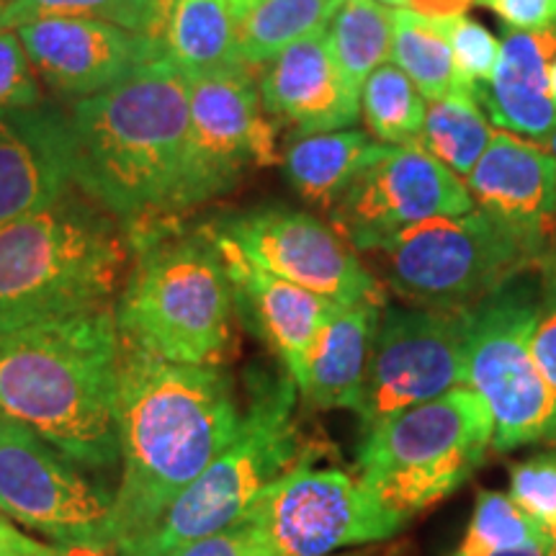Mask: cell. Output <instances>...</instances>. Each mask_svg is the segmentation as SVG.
I'll list each match as a JSON object with an SVG mask.
<instances>
[{
    "mask_svg": "<svg viewBox=\"0 0 556 556\" xmlns=\"http://www.w3.org/2000/svg\"><path fill=\"white\" fill-rule=\"evenodd\" d=\"M240 422L238 389L222 366L173 364L124 345L116 387L122 484L111 548L122 552L150 533L229 446Z\"/></svg>",
    "mask_w": 556,
    "mask_h": 556,
    "instance_id": "1",
    "label": "cell"
},
{
    "mask_svg": "<svg viewBox=\"0 0 556 556\" xmlns=\"http://www.w3.org/2000/svg\"><path fill=\"white\" fill-rule=\"evenodd\" d=\"M189 75L168 60L137 70L65 109L70 178L124 227L170 214L186 127Z\"/></svg>",
    "mask_w": 556,
    "mask_h": 556,
    "instance_id": "2",
    "label": "cell"
},
{
    "mask_svg": "<svg viewBox=\"0 0 556 556\" xmlns=\"http://www.w3.org/2000/svg\"><path fill=\"white\" fill-rule=\"evenodd\" d=\"M122 348L111 307L0 336V417L78 467H114Z\"/></svg>",
    "mask_w": 556,
    "mask_h": 556,
    "instance_id": "3",
    "label": "cell"
},
{
    "mask_svg": "<svg viewBox=\"0 0 556 556\" xmlns=\"http://www.w3.org/2000/svg\"><path fill=\"white\" fill-rule=\"evenodd\" d=\"M127 235L131 270L114 309L122 343L173 364H225L238 304L208 229L176 217L144 222Z\"/></svg>",
    "mask_w": 556,
    "mask_h": 556,
    "instance_id": "4",
    "label": "cell"
},
{
    "mask_svg": "<svg viewBox=\"0 0 556 556\" xmlns=\"http://www.w3.org/2000/svg\"><path fill=\"white\" fill-rule=\"evenodd\" d=\"M127 263V227L75 186L0 225V336L109 307Z\"/></svg>",
    "mask_w": 556,
    "mask_h": 556,
    "instance_id": "5",
    "label": "cell"
},
{
    "mask_svg": "<svg viewBox=\"0 0 556 556\" xmlns=\"http://www.w3.org/2000/svg\"><path fill=\"white\" fill-rule=\"evenodd\" d=\"M296 392L283 368L281 374H255L238 435L150 533L116 556H165L238 523L270 484L309 454L299 435Z\"/></svg>",
    "mask_w": 556,
    "mask_h": 556,
    "instance_id": "6",
    "label": "cell"
},
{
    "mask_svg": "<svg viewBox=\"0 0 556 556\" xmlns=\"http://www.w3.org/2000/svg\"><path fill=\"white\" fill-rule=\"evenodd\" d=\"M490 448V409L475 389L458 387L368 426L358 446V477L409 520L454 495Z\"/></svg>",
    "mask_w": 556,
    "mask_h": 556,
    "instance_id": "7",
    "label": "cell"
},
{
    "mask_svg": "<svg viewBox=\"0 0 556 556\" xmlns=\"http://www.w3.org/2000/svg\"><path fill=\"white\" fill-rule=\"evenodd\" d=\"M368 255L379 266L381 287L430 309H471L536 270L526 250L479 208L402 229Z\"/></svg>",
    "mask_w": 556,
    "mask_h": 556,
    "instance_id": "8",
    "label": "cell"
},
{
    "mask_svg": "<svg viewBox=\"0 0 556 556\" xmlns=\"http://www.w3.org/2000/svg\"><path fill=\"white\" fill-rule=\"evenodd\" d=\"M536 294L520 276L469 309L467 387L492 415V448L556 443V392L531 351Z\"/></svg>",
    "mask_w": 556,
    "mask_h": 556,
    "instance_id": "9",
    "label": "cell"
},
{
    "mask_svg": "<svg viewBox=\"0 0 556 556\" xmlns=\"http://www.w3.org/2000/svg\"><path fill=\"white\" fill-rule=\"evenodd\" d=\"M189 127L170 214L225 197L253 168L276 163V129L266 119L253 67L229 65L189 75Z\"/></svg>",
    "mask_w": 556,
    "mask_h": 556,
    "instance_id": "10",
    "label": "cell"
},
{
    "mask_svg": "<svg viewBox=\"0 0 556 556\" xmlns=\"http://www.w3.org/2000/svg\"><path fill=\"white\" fill-rule=\"evenodd\" d=\"M245 516L281 556H336L397 536L409 523L358 475L315 467L312 454L270 484Z\"/></svg>",
    "mask_w": 556,
    "mask_h": 556,
    "instance_id": "11",
    "label": "cell"
},
{
    "mask_svg": "<svg viewBox=\"0 0 556 556\" xmlns=\"http://www.w3.org/2000/svg\"><path fill=\"white\" fill-rule=\"evenodd\" d=\"M0 510L70 552L111 548L114 497L9 417H0Z\"/></svg>",
    "mask_w": 556,
    "mask_h": 556,
    "instance_id": "12",
    "label": "cell"
},
{
    "mask_svg": "<svg viewBox=\"0 0 556 556\" xmlns=\"http://www.w3.org/2000/svg\"><path fill=\"white\" fill-rule=\"evenodd\" d=\"M467 325L469 309L384 304L356 409L361 430L467 387Z\"/></svg>",
    "mask_w": 556,
    "mask_h": 556,
    "instance_id": "13",
    "label": "cell"
},
{
    "mask_svg": "<svg viewBox=\"0 0 556 556\" xmlns=\"http://www.w3.org/2000/svg\"><path fill=\"white\" fill-rule=\"evenodd\" d=\"M475 208L467 184L420 144H387L330 208L332 227L356 253H371L402 229Z\"/></svg>",
    "mask_w": 556,
    "mask_h": 556,
    "instance_id": "14",
    "label": "cell"
},
{
    "mask_svg": "<svg viewBox=\"0 0 556 556\" xmlns=\"http://www.w3.org/2000/svg\"><path fill=\"white\" fill-rule=\"evenodd\" d=\"M208 227L235 242L255 266L332 299L340 307L387 299L379 278L366 268L351 242L309 212L263 206L222 217Z\"/></svg>",
    "mask_w": 556,
    "mask_h": 556,
    "instance_id": "15",
    "label": "cell"
},
{
    "mask_svg": "<svg viewBox=\"0 0 556 556\" xmlns=\"http://www.w3.org/2000/svg\"><path fill=\"white\" fill-rule=\"evenodd\" d=\"M475 208L503 227L536 270L556 253V160L544 144L497 129L467 180Z\"/></svg>",
    "mask_w": 556,
    "mask_h": 556,
    "instance_id": "16",
    "label": "cell"
},
{
    "mask_svg": "<svg viewBox=\"0 0 556 556\" xmlns=\"http://www.w3.org/2000/svg\"><path fill=\"white\" fill-rule=\"evenodd\" d=\"M16 31L41 86L70 101L101 93L163 60L155 37L103 21L47 16Z\"/></svg>",
    "mask_w": 556,
    "mask_h": 556,
    "instance_id": "17",
    "label": "cell"
},
{
    "mask_svg": "<svg viewBox=\"0 0 556 556\" xmlns=\"http://www.w3.org/2000/svg\"><path fill=\"white\" fill-rule=\"evenodd\" d=\"M206 229L217 242L222 261H225L235 289V304L250 312L253 325L268 340L276 356L281 358L283 371L296 384L302 379L304 364H307L319 330L340 309V304L255 266L225 235H219L208 225Z\"/></svg>",
    "mask_w": 556,
    "mask_h": 556,
    "instance_id": "18",
    "label": "cell"
},
{
    "mask_svg": "<svg viewBox=\"0 0 556 556\" xmlns=\"http://www.w3.org/2000/svg\"><path fill=\"white\" fill-rule=\"evenodd\" d=\"M258 90L266 114L291 122L299 135L348 129L361 116V96L340 75L328 29L278 52L261 73Z\"/></svg>",
    "mask_w": 556,
    "mask_h": 556,
    "instance_id": "19",
    "label": "cell"
},
{
    "mask_svg": "<svg viewBox=\"0 0 556 556\" xmlns=\"http://www.w3.org/2000/svg\"><path fill=\"white\" fill-rule=\"evenodd\" d=\"M73 189L65 109L39 103L0 114V225Z\"/></svg>",
    "mask_w": 556,
    "mask_h": 556,
    "instance_id": "20",
    "label": "cell"
},
{
    "mask_svg": "<svg viewBox=\"0 0 556 556\" xmlns=\"http://www.w3.org/2000/svg\"><path fill=\"white\" fill-rule=\"evenodd\" d=\"M556 58V29L510 31L503 41L495 75L477 99L486 119L513 135L546 142L556 129V106L548 93V65Z\"/></svg>",
    "mask_w": 556,
    "mask_h": 556,
    "instance_id": "21",
    "label": "cell"
},
{
    "mask_svg": "<svg viewBox=\"0 0 556 556\" xmlns=\"http://www.w3.org/2000/svg\"><path fill=\"white\" fill-rule=\"evenodd\" d=\"M384 304L387 299L348 304L323 325L302 379L296 381V389L312 407L356 413Z\"/></svg>",
    "mask_w": 556,
    "mask_h": 556,
    "instance_id": "22",
    "label": "cell"
},
{
    "mask_svg": "<svg viewBox=\"0 0 556 556\" xmlns=\"http://www.w3.org/2000/svg\"><path fill=\"white\" fill-rule=\"evenodd\" d=\"M384 148L358 129L302 135L283 152V176L304 201L330 212L353 178Z\"/></svg>",
    "mask_w": 556,
    "mask_h": 556,
    "instance_id": "23",
    "label": "cell"
},
{
    "mask_svg": "<svg viewBox=\"0 0 556 556\" xmlns=\"http://www.w3.org/2000/svg\"><path fill=\"white\" fill-rule=\"evenodd\" d=\"M157 41L163 60L186 75L242 65L229 0H165Z\"/></svg>",
    "mask_w": 556,
    "mask_h": 556,
    "instance_id": "24",
    "label": "cell"
},
{
    "mask_svg": "<svg viewBox=\"0 0 556 556\" xmlns=\"http://www.w3.org/2000/svg\"><path fill=\"white\" fill-rule=\"evenodd\" d=\"M345 0H258L238 18V60L263 67L294 41L328 29Z\"/></svg>",
    "mask_w": 556,
    "mask_h": 556,
    "instance_id": "25",
    "label": "cell"
},
{
    "mask_svg": "<svg viewBox=\"0 0 556 556\" xmlns=\"http://www.w3.org/2000/svg\"><path fill=\"white\" fill-rule=\"evenodd\" d=\"M492 135L495 131L475 90H456L430 101L415 144H420L443 168L467 178L492 142Z\"/></svg>",
    "mask_w": 556,
    "mask_h": 556,
    "instance_id": "26",
    "label": "cell"
},
{
    "mask_svg": "<svg viewBox=\"0 0 556 556\" xmlns=\"http://www.w3.org/2000/svg\"><path fill=\"white\" fill-rule=\"evenodd\" d=\"M336 65L353 93L368 75L387 65L394 41V11L379 0H345L328 26Z\"/></svg>",
    "mask_w": 556,
    "mask_h": 556,
    "instance_id": "27",
    "label": "cell"
},
{
    "mask_svg": "<svg viewBox=\"0 0 556 556\" xmlns=\"http://www.w3.org/2000/svg\"><path fill=\"white\" fill-rule=\"evenodd\" d=\"M392 60L428 101L456 90H475L454 65L446 18H426L407 9L394 11Z\"/></svg>",
    "mask_w": 556,
    "mask_h": 556,
    "instance_id": "28",
    "label": "cell"
},
{
    "mask_svg": "<svg viewBox=\"0 0 556 556\" xmlns=\"http://www.w3.org/2000/svg\"><path fill=\"white\" fill-rule=\"evenodd\" d=\"M426 101L397 65H381L361 88V114L371 137L381 144L417 142L426 122Z\"/></svg>",
    "mask_w": 556,
    "mask_h": 556,
    "instance_id": "29",
    "label": "cell"
},
{
    "mask_svg": "<svg viewBox=\"0 0 556 556\" xmlns=\"http://www.w3.org/2000/svg\"><path fill=\"white\" fill-rule=\"evenodd\" d=\"M165 0H11L3 16V29H18L21 24L47 18H90L122 29L160 37Z\"/></svg>",
    "mask_w": 556,
    "mask_h": 556,
    "instance_id": "30",
    "label": "cell"
},
{
    "mask_svg": "<svg viewBox=\"0 0 556 556\" xmlns=\"http://www.w3.org/2000/svg\"><path fill=\"white\" fill-rule=\"evenodd\" d=\"M533 544L546 548L539 526L520 510L516 500L507 492L482 490L477 495L475 513H471L464 539L448 556H490Z\"/></svg>",
    "mask_w": 556,
    "mask_h": 556,
    "instance_id": "31",
    "label": "cell"
},
{
    "mask_svg": "<svg viewBox=\"0 0 556 556\" xmlns=\"http://www.w3.org/2000/svg\"><path fill=\"white\" fill-rule=\"evenodd\" d=\"M520 510L539 526L548 554L556 544V454H536L510 467V492ZM546 554V556H548Z\"/></svg>",
    "mask_w": 556,
    "mask_h": 556,
    "instance_id": "32",
    "label": "cell"
},
{
    "mask_svg": "<svg viewBox=\"0 0 556 556\" xmlns=\"http://www.w3.org/2000/svg\"><path fill=\"white\" fill-rule=\"evenodd\" d=\"M446 34L451 54H454V65L462 75L464 83L471 88H482L495 75L500 50L503 45L495 39V34L486 29L484 24L464 16L446 18Z\"/></svg>",
    "mask_w": 556,
    "mask_h": 556,
    "instance_id": "33",
    "label": "cell"
},
{
    "mask_svg": "<svg viewBox=\"0 0 556 556\" xmlns=\"http://www.w3.org/2000/svg\"><path fill=\"white\" fill-rule=\"evenodd\" d=\"M45 103L41 83L16 29H0V114Z\"/></svg>",
    "mask_w": 556,
    "mask_h": 556,
    "instance_id": "34",
    "label": "cell"
},
{
    "mask_svg": "<svg viewBox=\"0 0 556 556\" xmlns=\"http://www.w3.org/2000/svg\"><path fill=\"white\" fill-rule=\"evenodd\" d=\"M165 556H281L270 544L266 533L261 531L253 518L242 516L238 523L208 533L204 539L189 541V544L173 548Z\"/></svg>",
    "mask_w": 556,
    "mask_h": 556,
    "instance_id": "35",
    "label": "cell"
},
{
    "mask_svg": "<svg viewBox=\"0 0 556 556\" xmlns=\"http://www.w3.org/2000/svg\"><path fill=\"white\" fill-rule=\"evenodd\" d=\"M541 287L533 312L531 351L539 361L541 374L556 392V263H548L539 270Z\"/></svg>",
    "mask_w": 556,
    "mask_h": 556,
    "instance_id": "36",
    "label": "cell"
},
{
    "mask_svg": "<svg viewBox=\"0 0 556 556\" xmlns=\"http://www.w3.org/2000/svg\"><path fill=\"white\" fill-rule=\"evenodd\" d=\"M513 31L556 29V0H479Z\"/></svg>",
    "mask_w": 556,
    "mask_h": 556,
    "instance_id": "37",
    "label": "cell"
},
{
    "mask_svg": "<svg viewBox=\"0 0 556 556\" xmlns=\"http://www.w3.org/2000/svg\"><path fill=\"white\" fill-rule=\"evenodd\" d=\"M0 556H78V552H70V548H54L47 544H39L29 536H21L16 528H11L0 541Z\"/></svg>",
    "mask_w": 556,
    "mask_h": 556,
    "instance_id": "38",
    "label": "cell"
},
{
    "mask_svg": "<svg viewBox=\"0 0 556 556\" xmlns=\"http://www.w3.org/2000/svg\"><path fill=\"white\" fill-rule=\"evenodd\" d=\"M475 0H407L405 9L426 18H454L464 16Z\"/></svg>",
    "mask_w": 556,
    "mask_h": 556,
    "instance_id": "39",
    "label": "cell"
},
{
    "mask_svg": "<svg viewBox=\"0 0 556 556\" xmlns=\"http://www.w3.org/2000/svg\"><path fill=\"white\" fill-rule=\"evenodd\" d=\"M490 556H546V548L541 544H533V546H523V548H510V552H497Z\"/></svg>",
    "mask_w": 556,
    "mask_h": 556,
    "instance_id": "40",
    "label": "cell"
},
{
    "mask_svg": "<svg viewBox=\"0 0 556 556\" xmlns=\"http://www.w3.org/2000/svg\"><path fill=\"white\" fill-rule=\"evenodd\" d=\"M253 3H258V0H229V5H232V13H235V18H240L242 13H245L250 5Z\"/></svg>",
    "mask_w": 556,
    "mask_h": 556,
    "instance_id": "41",
    "label": "cell"
},
{
    "mask_svg": "<svg viewBox=\"0 0 556 556\" xmlns=\"http://www.w3.org/2000/svg\"><path fill=\"white\" fill-rule=\"evenodd\" d=\"M548 93H552V101L556 106V58L552 60V65H548Z\"/></svg>",
    "mask_w": 556,
    "mask_h": 556,
    "instance_id": "42",
    "label": "cell"
},
{
    "mask_svg": "<svg viewBox=\"0 0 556 556\" xmlns=\"http://www.w3.org/2000/svg\"><path fill=\"white\" fill-rule=\"evenodd\" d=\"M544 148H546L548 152H552V155H554V160H556V129L552 131V137H548V139H546V142H544ZM554 263H556V253H554Z\"/></svg>",
    "mask_w": 556,
    "mask_h": 556,
    "instance_id": "43",
    "label": "cell"
},
{
    "mask_svg": "<svg viewBox=\"0 0 556 556\" xmlns=\"http://www.w3.org/2000/svg\"><path fill=\"white\" fill-rule=\"evenodd\" d=\"M379 3H384V5H389V9H402V5L407 3V0H379Z\"/></svg>",
    "mask_w": 556,
    "mask_h": 556,
    "instance_id": "44",
    "label": "cell"
},
{
    "mask_svg": "<svg viewBox=\"0 0 556 556\" xmlns=\"http://www.w3.org/2000/svg\"><path fill=\"white\" fill-rule=\"evenodd\" d=\"M11 0H0V29H3V16H5V9H9Z\"/></svg>",
    "mask_w": 556,
    "mask_h": 556,
    "instance_id": "45",
    "label": "cell"
},
{
    "mask_svg": "<svg viewBox=\"0 0 556 556\" xmlns=\"http://www.w3.org/2000/svg\"><path fill=\"white\" fill-rule=\"evenodd\" d=\"M11 523H5V520L3 518H0V541H3V536H5V533H9L11 531Z\"/></svg>",
    "mask_w": 556,
    "mask_h": 556,
    "instance_id": "46",
    "label": "cell"
},
{
    "mask_svg": "<svg viewBox=\"0 0 556 556\" xmlns=\"http://www.w3.org/2000/svg\"><path fill=\"white\" fill-rule=\"evenodd\" d=\"M336 556H377L374 552H351V554H336Z\"/></svg>",
    "mask_w": 556,
    "mask_h": 556,
    "instance_id": "47",
    "label": "cell"
},
{
    "mask_svg": "<svg viewBox=\"0 0 556 556\" xmlns=\"http://www.w3.org/2000/svg\"><path fill=\"white\" fill-rule=\"evenodd\" d=\"M548 556H556V544H554V548H552V554H548Z\"/></svg>",
    "mask_w": 556,
    "mask_h": 556,
    "instance_id": "48",
    "label": "cell"
}]
</instances>
